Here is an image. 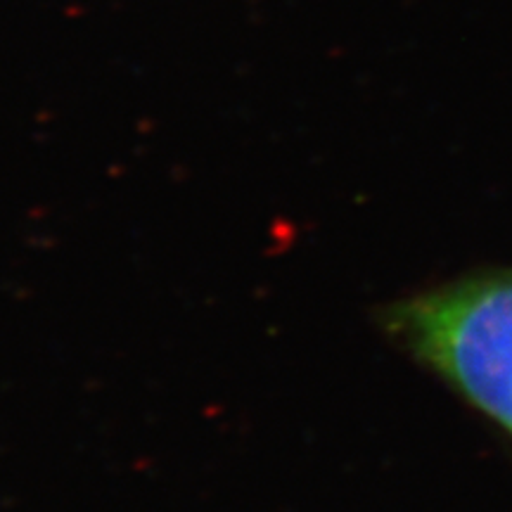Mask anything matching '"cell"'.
<instances>
[{
  "instance_id": "cell-1",
  "label": "cell",
  "mask_w": 512,
  "mask_h": 512,
  "mask_svg": "<svg viewBox=\"0 0 512 512\" xmlns=\"http://www.w3.org/2000/svg\"><path fill=\"white\" fill-rule=\"evenodd\" d=\"M384 330L512 432V278L453 285L389 306Z\"/></svg>"
}]
</instances>
